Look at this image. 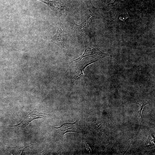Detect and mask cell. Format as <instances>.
I'll return each instance as SVG.
<instances>
[{
  "label": "cell",
  "instance_id": "obj_3",
  "mask_svg": "<svg viewBox=\"0 0 155 155\" xmlns=\"http://www.w3.org/2000/svg\"><path fill=\"white\" fill-rule=\"evenodd\" d=\"M51 126L58 129L59 134L63 137L65 134L67 132H74L79 133L81 132L82 131L79 127L78 120L73 123H64L60 127H55Z\"/></svg>",
  "mask_w": 155,
  "mask_h": 155
},
{
  "label": "cell",
  "instance_id": "obj_10",
  "mask_svg": "<svg viewBox=\"0 0 155 155\" xmlns=\"http://www.w3.org/2000/svg\"><path fill=\"white\" fill-rule=\"evenodd\" d=\"M117 0H107L106 4L108 6L115 3Z\"/></svg>",
  "mask_w": 155,
  "mask_h": 155
},
{
  "label": "cell",
  "instance_id": "obj_2",
  "mask_svg": "<svg viewBox=\"0 0 155 155\" xmlns=\"http://www.w3.org/2000/svg\"><path fill=\"white\" fill-rule=\"evenodd\" d=\"M57 15V30L50 42L57 45L61 49L64 50L67 46L68 34L60 20V18L62 15L61 14L58 13Z\"/></svg>",
  "mask_w": 155,
  "mask_h": 155
},
{
  "label": "cell",
  "instance_id": "obj_6",
  "mask_svg": "<svg viewBox=\"0 0 155 155\" xmlns=\"http://www.w3.org/2000/svg\"><path fill=\"white\" fill-rule=\"evenodd\" d=\"M39 0L46 4L49 7L55 11L61 12L66 10L67 7L59 0Z\"/></svg>",
  "mask_w": 155,
  "mask_h": 155
},
{
  "label": "cell",
  "instance_id": "obj_12",
  "mask_svg": "<svg viewBox=\"0 0 155 155\" xmlns=\"http://www.w3.org/2000/svg\"></svg>",
  "mask_w": 155,
  "mask_h": 155
},
{
  "label": "cell",
  "instance_id": "obj_5",
  "mask_svg": "<svg viewBox=\"0 0 155 155\" xmlns=\"http://www.w3.org/2000/svg\"><path fill=\"white\" fill-rule=\"evenodd\" d=\"M92 20L89 18L87 21H85L80 25L76 24L74 21L73 27L78 37H84L86 35L88 28L92 23Z\"/></svg>",
  "mask_w": 155,
  "mask_h": 155
},
{
  "label": "cell",
  "instance_id": "obj_4",
  "mask_svg": "<svg viewBox=\"0 0 155 155\" xmlns=\"http://www.w3.org/2000/svg\"><path fill=\"white\" fill-rule=\"evenodd\" d=\"M84 44L86 48L85 51L83 55L78 58L79 59L96 53H100L106 56H111L103 52L96 45L90 42L86 41L84 42Z\"/></svg>",
  "mask_w": 155,
  "mask_h": 155
},
{
  "label": "cell",
  "instance_id": "obj_8",
  "mask_svg": "<svg viewBox=\"0 0 155 155\" xmlns=\"http://www.w3.org/2000/svg\"><path fill=\"white\" fill-rule=\"evenodd\" d=\"M43 117V115H41L38 112L36 114H34L33 111L26 116L25 119L26 121H27L26 124L27 123L28 125H29V123L33 120L36 119L41 118Z\"/></svg>",
  "mask_w": 155,
  "mask_h": 155
},
{
  "label": "cell",
  "instance_id": "obj_9",
  "mask_svg": "<svg viewBox=\"0 0 155 155\" xmlns=\"http://www.w3.org/2000/svg\"><path fill=\"white\" fill-rule=\"evenodd\" d=\"M136 104H139L141 107L140 108L137 112V114L138 117L139 119V120L140 123V127L139 128V129L141 127V126L142 125V111L143 108L144 107L146 104H147V103H143L142 105H141V104H140L139 103H136Z\"/></svg>",
  "mask_w": 155,
  "mask_h": 155
},
{
  "label": "cell",
  "instance_id": "obj_1",
  "mask_svg": "<svg viewBox=\"0 0 155 155\" xmlns=\"http://www.w3.org/2000/svg\"><path fill=\"white\" fill-rule=\"evenodd\" d=\"M105 56L104 55L100 54L92 59H85L83 58H78L70 62L68 64L64 77L73 80H78L84 75V69L87 66Z\"/></svg>",
  "mask_w": 155,
  "mask_h": 155
},
{
  "label": "cell",
  "instance_id": "obj_11",
  "mask_svg": "<svg viewBox=\"0 0 155 155\" xmlns=\"http://www.w3.org/2000/svg\"><path fill=\"white\" fill-rule=\"evenodd\" d=\"M85 1L87 5H88V4H90V5L94 7L93 5L92 4V3L91 2V0H84Z\"/></svg>",
  "mask_w": 155,
  "mask_h": 155
},
{
  "label": "cell",
  "instance_id": "obj_7",
  "mask_svg": "<svg viewBox=\"0 0 155 155\" xmlns=\"http://www.w3.org/2000/svg\"><path fill=\"white\" fill-rule=\"evenodd\" d=\"M118 15L119 20L124 24L130 17L135 16L126 11H122L119 12Z\"/></svg>",
  "mask_w": 155,
  "mask_h": 155
}]
</instances>
